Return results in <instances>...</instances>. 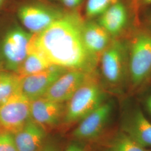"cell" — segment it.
<instances>
[{"mask_svg":"<svg viewBox=\"0 0 151 151\" xmlns=\"http://www.w3.org/2000/svg\"><path fill=\"white\" fill-rule=\"evenodd\" d=\"M83 22L77 14H63L30 42L52 65L93 73L98 58L85 45Z\"/></svg>","mask_w":151,"mask_h":151,"instance_id":"1","label":"cell"},{"mask_svg":"<svg viewBox=\"0 0 151 151\" xmlns=\"http://www.w3.org/2000/svg\"><path fill=\"white\" fill-rule=\"evenodd\" d=\"M105 98L94 73L67 101L63 122L67 124L80 122L104 104Z\"/></svg>","mask_w":151,"mask_h":151,"instance_id":"2","label":"cell"},{"mask_svg":"<svg viewBox=\"0 0 151 151\" xmlns=\"http://www.w3.org/2000/svg\"><path fill=\"white\" fill-rule=\"evenodd\" d=\"M129 72L134 87L140 86L151 73V33L137 32L130 42Z\"/></svg>","mask_w":151,"mask_h":151,"instance_id":"3","label":"cell"},{"mask_svg":"<svg viewBox=\"0 0 151 151\" xmlns=\"http://www.w3.org/2000/svg\"><path fill=\"white\" fill-rule=\"evenodd\" d=\"M30 116V101L20 91L0 104V130L15 134Z\"/></svg>","mask_w":151,"mask_h":151,"instance_id":"4","label":"cell"},{"mask_svg":"<svg viewBox=\"0 0 151 151\" xmlns=\"http://www.w3.org/2000/svg\"><path fill=\"white\" fill-rule=\"evenodd\" d=\"M32 34L21 27H13L6 33L1 44V55L5 66L16 72L27 56Z\"/></svg>","mask_w":151,"mask_h":151,"instance_id":"5","label":"cell"},{"mask_svg":"<svg viewBox=\"0 0 151 151\" xmlns=\"http://www.w3.org/2000/svg\"><path fill=\"white\" fill-rule=\"evenodd\" d=\"M68 70L52 65L40 72L21 77L20 91L30 101L43 97L54 82Z\"/></svg>","mask_w":151,"mask_h":151,"instance_id":"6","label":"cell"},{"mask_svg":"<svg viewBox=\"0 0 151 151\" xmlns=\"http://www.w3.org/2000/svg\"><path fill=\"white\" fill-rule=\"evenodd\" d=\"M94 73L70 70L54 82L43 97L57 103L68 101Z\"/></svg>","mask_w":151,"mask_h":151,"instance_id":"7","label":"cell"},{"mask_svg":"<svg viewBox=\"0 0 151 151\" xmlns=\"http://www.w3.org/2000/svg\"><path fill=\"white\" fill-rule=\"evenodd\" d=\"M63 15L60 11L37 4H26L18 10V16L24 26L34 34L43 31Z\"/></svg>","mask_w":151,"mask_h":151,"instance_id":"8","label":"cell"},{"mask_svg":"<svg viewBox=\"0 0 151 151\" xmlns=\"http://www.w3.org/2000/svg\"><path fill=\"white\" fill-rule=\"evenodd\" d=\"M124 47L118 41L111 42L101 55L103 76L111 85H117L124 78L125 66Z\"/></svg>","mask_w":151,"mask_h":151,"instance_id":"9","label":"cell"},{"mask_svg":"<svg viewBox=\"0 0 151 151\" xmlns=\"http://www.w3.org/2000/svg\"><path fill=\"white\" fill-rule=\"evenodd\" d=\"M112 111L110 103H104L80 122L72 132L76 139H94L101 134L109 120Z\"/></svg>","mask_w":151,"mask_h":151,"instance_id":"10","label":"cell"},{"mask_svg":"<svg viewBox=\"0 0 151 151\" xmlns=\"http://www.w3.org/2000/svg\"><path fill=\"white\" fill-rule=\"evenodd\" d=\"M65 106L44 97L30 101L31 119L45 127H53L64 119Z\"/></svg>","mask_w":151,"mask_h":151,"instance_id":"11","label":"cell"},{"mask_svg":"<svg viewBox=\"0 0 151 151\" xmlns=\"http://www.w3.org/2000/svg\"><path fill=\"white\" fill-rule=\"evenodd\" d=\"M18 151H39L45 142V129L30 119L21 129L14 134Z\"/></svg>","mask_w":151,"mask_h":151,"instance_id":"12","label":"cell"},{"mask_svg":"<svg viewBox=\"0 0 151 151\" xmlns=\"http://www.w3.org/2000/svg\"><path fill=\"white\" fill-rule=\"evenodd\" d=\"M122 132L140 146L151 147V122L140 110H135L124 120Z\"/></svg>","mask_w":151,"mask_h":151,"instance_id":"13","label":"cell"},{"mask_svg":"<svg viewBox=\"0 0 151 151\" xmlns=\"http://www.w3.org/2000/svg\"><path fill=\"white\" fill-rule=\"evenodd\" d=\"M82 34L87 49L98 58L111 42L110 34L99 24L83 22Z\"/></svg>","mask_w":151,"mask_h":151,"instance_id":"14","label":"cell"},{"mask_svg":"<svg viewBox=\"0 0 151 151\" xmlns=\"http://www.w3.org/2000/svg\"><path fill=\"white\" fill-rule=\"evenodd\" d=\"M128 21L127 11L124 5L118 2L102 14L99 24L110 35H117L124 29Z\"/></svg>","mask_w":151,"mask_h":151,"instance_id":"15","label":"cell"},{"mask_svg":"<svg viewBox=\"0 0 151 151\" xmlns=\"http://www.w3.org/2000/svg\"><path fill=\"white\" fill-rule=\"evenodd\" d=\"M51 65H52L30 42L27 56L16 73L21 78L43 71Z\"/></svg>","mask_w":151,"mask_h":151,"instance_id":"16","label":"cell"},{"mask_svg":"<svg viewBox=\"0 0 151 151\" xmlns=\"http://www.w3.org/2000/svg\"><path fill=\"white\" fill-rule=\"evenodd\" d=\"M20 79L16 73L0 70V104L20 91Z\"/></svg>","mask_w":151,"mask_h":151,"instance_id":"17","label":"cell"},{"mask_svg":"<svg viewBox=\"0 0 151 151\" xmlns=\"http://www.w3.org/2000/svg\"><path fill=\"white\" fill-rule=\"evenodd\" d=\"M111 151H148L123 132L113 140Z\"/></svg>","mask_w":151,"mask_h":151,"instance_id":"18","label":"cell"},{"mask_svg":"<svg viewBox=\"0 0 151 151\" xmlns=\"http://www.w3.org/2000/svg\"><path fill=\"white\" fill-rule=\"evenodd\" d=\"M118 2V0H88L86 9L87 16L93 17L101 15L109 7Z\"/></svg>","mask_w":151,"mask_h":151,"instance_id":"19","label":"cell"},{"mask_svg":"<svg viewBox=\"0 0 151 151\" xmlns=\"http://www.w3.org/2000/svg\"><path fill=\"white\" fill-rule=\"evenodd\" d=\"M0 151H18L14 134L0 131Z\"/></svg>","mask_w":151,"mask_h":151,"instance_id":"20","label":"cell"},{"mask_svg":"<svg viewBox=\"0 0 151 151\" xmlns=\"http://www.w3.org/2000/svg\"><path fill=\"white\" fill-rule=\"evenodd\" d=\"M39 151H59L57 146L52 142H46Z\"/></svg>","mask_w":151,"mask_h":151,"instance_id":"21","label":"cell"},{"mask_svg":"<svg viewBox=\"0 0 151 151\" xmlns=\"http://www.w3.org/2000/svg\"><path fill=\"white\" fill-rule=\"evenodd\" d=\"M82 0H60L62 3L66 7L72 8L79 5Z\"/></svg>","mask_w":151,"mask_h":151,"instance_id":"22","label":"cell"},{"mask_svg":"<svg viewBox=\"0 0 151 151\" xmlns=\"http://www.w3.org/2000/svg\"><path fill=\"white\" fill-rule=\"evenodd\" d=\"M64 151H85V150L81 146L76 143H72L68 146Z\"/></svg>","mask_w":151,"mask_h":151,"instance_id":"23","label":"cell"},{"mask_svg":"<svg viewBox=\"0 0 151 151\" xmlns=\"http://www.w3.org/2000/svg\"><path fill=\"white\" fill-rule=\"evenodd\" d=\"M146 104H147V107L148 108L150 113L151 114V95L148 98Z\"/></svg>","mask_w":151,"mask_h":151,"instance_id":"24","label":"cell"},{"mask_svg":"<svg viewBox=\"0 0 151 151\" xmlns=\"http://www.w3.org/2000/svg\"><path fill=\"white\" fill-rule=\"evenodd\" d=\"M142 2L145 5H150L151 4V0H142Z\"/></svg>","mask_w":151,"mask_h":151,"instance_id":"25","label":"cell"},{"mask_svg":"<svg viewBox=\"0 0 151 151\" xmlns=\"http://www.w3.org/2000/svg\"><path fill=\"white\" fill-rule=\"evenodd\" d=\"M5 0H0V6L3 4V2H4Z\"/></svg>","mask_w":151,"mask_h":151,"instance_id":"26","label":"cell"},{"mask_svg":"<svg viewBox=\"0 0 151 151\" xmlns=\"http://www.w3.org/2000/svg\"></svg>","mask_w":151,"mask_h":151,"instance_id":"27","label":"cell"},{"mask_svg":"<svg viewBox=\"0 0 151 151\" xmlns=\"http://www.w3.org/2000/svg\"><path fill=\"white\" fill-rule=\"evenodd\" d=\"M0 131H1V130H0Z\"/></svg>","mask_w":151,"mask_h":151,"instance_id":"28","label":"cell"}]
</instances>
